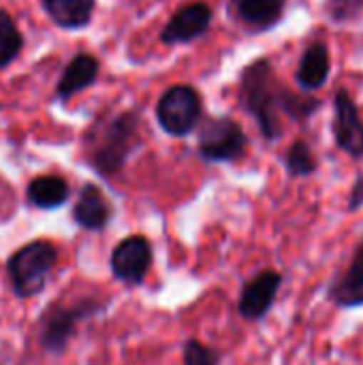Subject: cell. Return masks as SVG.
<instances>
[{
	"label": "cell",
	"mask_w": 363,
	"mask_h": 365,
	"mask_svg": "<svg viewBox=\"0 0 363 365\" xmlns=\"http://www.w3.org/2000/svg\"><path fill=\"white\" fill-rule=\"evenodd\" d=\"M291 90H287L267 60H255L246 66L240 81V98L244 109L255 118L265 139L274 141L282 135L280 113L287 115V101Z\"/></svg>",
	"instance_id": "obj_1"
},
{
	"label": "cell",
	"mask_w": 363,
	"mask_h": 365,
	"mask_svg": "<svg viewBox=\"0 0 363 365\" xmlns=\"http://www.w3.org/2000/svg\"><path fill=\"white\" fill-rule=\"evenodd\" d=\"M139 124L141 120L135 111H122L90 130L88 158L94 171L103 178H111L122 171L141 143Z\"/></svg>",
	"instance_id": "obj_2"
},
{
	"label": "cell",
	"mask_w": 363,
	"mask_h": 365,
	"mask_svg": "<svg viewBox=\"0 0 363 365\" xmlns=\"http://www.w3.org/2000/svg\"><path fill=\"white\" fill-rule=\"evenodd\" d=\"M58 261V250L51 242L36 240L15 250L6 263L13 293L21 299L39 295Z\"/></svg>",
	"instance_id": "obj_3"
},
{
	"label": "cell",
	"mask_w": 363,
	"mask_h": 365,
	"mask_svg": "<svg viewBox=\"0 0 363 365\" xmlns=\"http://www.w3.org/2000/svg\"><path fill=\"white\" fill-rule=\"evenodd\" d=\"M101 304H96L94 299H79L75 304H53L49 306L43 317H41V334H39V340H41V346L47 351V353H62L68 344V340L75 336V329L77 325L101 312Z\"/></svg>",
	"instance_id": "obj_4"
},
{
	"label": "cell",
	"mask_w": 363,
	"mask_h": 365,
	"mask_svg": "<svg viewBox=\"0 0 363 365\" xmlns=\"http://www.w3.org/2000/svg\"><path fill=\"white\" fill-rule=\"evenodd\" d=\"M201 96L193 86L180 83L169 88L156 105V120L160 128L173 137H184L201 120Z\"/></svg>",
	"instance_id": "obj_5"
},
{
	"label": "cell",
	"mask_w": 363,
	"mask_h": 365,
	"mask_svg": "<svg viewBox=\"0 0 363 365\" xmlns=\"http://www.w3.org/2000/svg\"><path fill=\"white\" fill-rule=\"evenodd\" d=\"M248 139L231 118H212L199 133V156L208 163H231L244 156Z\"/></svg>",
	"instance_id": "obj_6"
},
{
	"label": "cell",
	"mask_w": 363,
	"mask_h": 365,
	"mask_svg": "<svg viewBox=\"0 0 363 365\" xmlns=\"http://www.w3.org/2000/svg\"><path fill=\"white\" fill-rule=\"evenodd\" d=\"M152 265V246L143 235L122 240L111 252V272L124 284H141Z\"/></svg>",
	"instance_id": "obj_7"
},
{
	"label": "cell",
	"mask_w": 363,
	"mask_h": 365,
	"mask_svg": "<svg viewBox=\"0 0 363 365\" xmlns=\"http://www.w3.org/2000/svg\"><path fill=\"white\" fill-rule=\"evenodd\" d=\"M336 115H334V137L342 152L353 158L363 156V120L359 109L347 90L336 92Z\"/></svg>",
	"instance_id": "obj_8"
},
{
	"label": "cell",
	"mask_w": 363,
	"mask_h": 365,
	"mask_svg": "<svg viewBox=\"0 0 363 365\" xmlns=\"http://www.w3.org/2000/svg\"><path fill=\"white\" fill-rule=\"evenodd\" d=\"M282 284V276L278 272L265 269L261 274H257L244 289L240 295V304H237V312L242 319L246 321H259L263 319L270 308L276 302V295L280 291Z\"/></svg>",
	"instance_id": "obj_9"
},
{
	"label": "cell",
	"mask_w": 363,
	"mask_h": 365,
	"mask_svg": "<svg viewBox=\"0 0 363 365\" xmlns=\"http://www.w3.org/2000/svg\"><path fill=\"white\" fill-rule=\"evenodd\" d=\"M210 24H212V9L205 2H190L171 15V19L160 32V38L167 45L190 43L203 36Z\"/></svg>",
	"instance_id": "obj_10"
},
{
	"label": "cell",
	"mask_w": 363,
	"mask_h": 365,
	"mask_svg": "<svg viewBox=\"0 0 363 365\" xmlns=\"http://www.w3.org/2000/svg\"><path fill=\"white\" fill-rule=\"evenodd\" d=\"M75 222L86 231H101L111 220V205L103 190L94 184H86L73 207Z\"/></svg>",
	"instance_id": "obj_11"
},
{
	"label": "cell",
	"mask_w": 363,
	"mask_h": 365,
	"mask_svg": "<svg viewBox=\"0 0 363 365\" xmlns=\"http://www.w3.org/2000/svg\"><path fill=\"white\" fill-rule=\"evenodd\" d=\"M98 77V60L90 53H77L64 68L58 86H56V98L68 101L77 92L90 88Z\"/></svg>",
	"instance_id": "obj_12"
},
{
	"label": "cell",
	"mask_w": 363,
	"mask_h": 365,
	"mask_svg": "<svg viewBox=\"0 0 363 365\" xmlns=\"http://www.w3.org/2000/svg\"><path fill=\"white\" fill-rule=\"evenodd\" d=\"M329 297L340 308L363 306V242L357 246L349 269L329 287Z\"/></svg>",
	"instance_id": "obj_13"
},
{
	"label": "cell",
	"mask_w": 363,
	"mask_h": 365,
	"mask_svg": "<svg viewBox=\"0 0 363 365\" xmlns=\"http://www.w3.org/2000/svg\"><path fill=\"white\" fill-rule=\"evenodd\" d=\"M96 0H43L49 19L64 30H79L92 21Z\"/></svg>",
	"instance_id": "obj_14"
},
{
	"label": "cell",
	"mask_w": 363,
	"mask_h": 365,
	"mask_svg": "<svg viewBox=\"0 0 363 365\" xmlns=\"http://www.w3.org/2000/svg\"><path fill=\"white\" fill-rule=\"evenodd\" d=\"M329 66H332L329 49L323 43H312L304 51V56L300 60V66H297V73H295V81L304 90H317V88H321L327 81Z\"/></svg>",
	"instance_id": "obj_15"
},
{
	"label": "cell",
	"mask_w": 363,
	"mask_h": 365,
	"mask_svg": "<svg viewBox=\"0 0 363 365\" xmlns=\"http://www.w3.org/2000/svg\"><path fill=\"white\" fill-rule=\"evenodd\" d=\"M28 201L39 210H56L68 201L71 188L60 175H39L26 188Z\"/></svg>",
	"instance_id": "obj_16"
},
{
	"label": "cell",
	"mask_w": 363,
	"mask_h": 365,
	"mask_svg": "<svg viewBox=\"0 0 363 365\" xmlns=\"http://www.w3.org/2000/svg\"><path fill=\"white\" fill-rule=\"evenodd\" d=\"M237 15L255 28H272L285 11V0H235Z\"/></svg>",
	"instance_id": "obj_17"
},
{
	"label": "cell",
	"mask_w": 363,
	"mask_h": 365,
	"mask_svg": "<svg viewBox=\"0 0 363 365\" xmlns=\"http://www.w3.org/2000/svg\"><path fill=\"white\" fill-rule=\"evenodd\" d=\"M21 47H24V36L15 19L4 9H0V71L19 56Z\"/></svg>",
	"instance_id": "obj_18"
},
{
	"label": "cell",
	"mask_w": 363,
	"mask_h": 365,
	"mask_svg": "<svg viewBox=\"0 0 363 365\" xmlns=\"http://www.w3.org/2000/svg\"><path fill=\"white\" fill-rule=\"evenodd\" d=\"M317 169V158L306 141H295L289 152H287V171L293 178H306L315 173Z\"/></svg>",
	"instance_id": "obj_19"
},
{
	"label": "cell",
	"mask_w": 363,
	"mask_h": 365,
	"mask_svg": "<svg viewBox=\"0 0 363 365\" xmlns=\"http://www.w3.org/2000/svg\"><path fill=\"white\" fill-rule=\"evenodd\" d=\"M220 353L212 346H205L197 340H188L184 344V365H218Z\"/></svg>",
	"instance_id": "obj_20"
},
{
	"label": "cell",
	"mask_w": 363,
	"mask_h": 365,
	"mask_svg": "<svg viewBox=\"0 0 363 365\" xmlns=\"http://www.w3.org/2000/svg\"><path fill=\"white\" fill-rule=\"evenodd\" d=\"M362 203H363V178H359V180H357V184H355V188H353V197H351L349 210L353 212V210H357Z\"/></svg>",
	"instance_id": "obj_21"
}]
</instances>
